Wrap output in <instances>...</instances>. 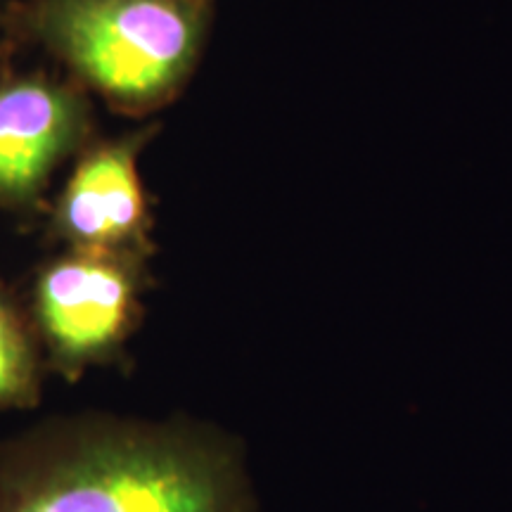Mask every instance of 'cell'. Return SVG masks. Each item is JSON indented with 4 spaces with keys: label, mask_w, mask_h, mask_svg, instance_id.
Returning a JSON list of instances; mask_svg holds the SVG:
<instances>
[{
    "label": "cell",
    "mask_w": 512,
    "mask_h": 512,
    "mask_svg": "<svg viewBox=\"0 0 512 512\" xmlns=\"http://www.w3.org/2000/svg\"><path fill=\"white\" fill-rule=\"evenodd\" d=\"M0 512H249V491L207 427L79 415L0 444Z\"/></svg>",
    "instance_id": "cell-1"
},
{
    "label": "cell",
    "mask_w": 512,
    "mask_h": 512,
    "mask_svg": "<svg viewBox=\"0 0 512 512\" xmlns=\"http://www.w3.org/2000/svg\"><path fill=\"white\" fill-rule=\"evenodd\" d=\"M31 22L79 79L124 107L169 98L204 34L200 0H36Z\"/></svg>",
    "instance_id": "cell-2"
},
{
    "label": "cell",
    "mask_w": 512,
    "mask_h": 512,
    "mask_svg": "<svg viewBox=\"0 0 512 512\" xmlns=\"http://www.w3.org/2000/svg\"><path fill=\"white\" fill-rule=\"evenodd\" d=\"M143 254L72 249L38 273L34 330L46 366L76 382L121 356L136 325Z\"/></svg>",
    "instance_id": "cell-3"
},
{
    "label": "cell",
    "mask_w": 512,
    "mask_h": 512,
    "mask_svg": "<svg viewBox=\"0 0 512 512\" xmlns=\"http://www.w3.org/2000/svg\"><path fill=\"white\" fill-rule=\"evenodd\" d=\"M86 128V102L72 88L43 79L0 86V207L34 204Z\"/></svg>",
    "instance_id": "cell-4"
},
{
    "label": "cell",
    "mask_w": 512,
    "mask_h": 512,
    "mask_svg": "<svg viewBox=\"0 0 512 512\" xmlns=\"http://www.w3.org/2000/svg\"><path fill=\"white\" fill-rule=\"evenodd\" d=\"M136 150V140L105 145L76 166L57 200L55 238L72 249L145 254L150 219L138 181Z\"/></svg>",
    "instance_id": "cell-5"
},
{
    "label": "cell",
    "mask_w": 512,
    "mask_h": 512,
    "mask_svg": "<svg viewBox=\"0 0 512 512\" xmlns=\"http://www.w3.org/2000/svg\"><path fill=\"white\" fill-rule=\"evenodd\" d=\"M43 366L34 323L0 287V411L31 408L41 399Z\"/></svg>",
    "instance_id": "cell-6"
}]
</instances>
